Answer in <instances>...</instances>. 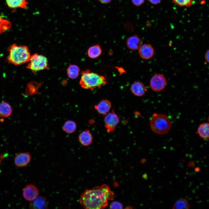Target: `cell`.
Segmentation results:
<instances>
[{"mask_svg": "<svg viewBox=\"0 0 209 209\" xmlns=\"http://www.w3.org/2000/svg\"><path fill=\"white\" fill-rule=\"evenodd\" d=\"M114 193L106 184L86 189L81 194L79 201L84 208L103 209L108 205V201L113 199Z\"/></svg>", "mask_w": 209, "mask_h": 209, "instance_id": "1", "label": "cell"}, {"mask_svg": "<svg viewBox=\"0 0 209 209\" xmlns=\"http://www.w3.org/2000/svg\"><path fill=\"white\" fill-rule=\"evenodd\" d=\"M8 51L9 54L7 60L12 64L21 65L29 62L30 60L31 55L26 46L18 45L14 44L9 47Z\"/></svg>", "mask_w": 209, "mask_h": 209, "instance_id": "2", "label": "cell"}, {"mask_svg": "<svg viewBox=\"0 0 209 209\" xmlns=\"http://www.w3.org/2000/svg\"><path fill=\"white\" fill-rule=\"evenodd\" d=\"M82 76L80 84L83 88L93 90L96 88H100L107 83L105 78L99 74L86 70L81 73Z\"/></svg>", "mask_w": 209, "mask_h": 209, "instance_id": "3", "label": "cell"}, {"mask_svg": "<svg viewBox=\"0 0 209 209\" xmlns=\"http://www.w3.org/2000/svg\"><path fill=\"white\" fill-rule=\"evenodd\" d=\"M150 125L152 131L159 135L165 134L170 129L171 122L169 118L163 114H154L150 120Z\"/></svg>", "mask_w": 209, "mask_h": 209, "instance_id": "4", "label": "cell"}, {"mask_svg": "<svg viewBox=\"0 0 209 209\" xmlns=\"http://www.w3.org/2000/svg\"><path fill=\"white\" fill-rule=\"evenodd\" d=\"M29 62L26 68L34 73L49 68L47 58L42 55L33 54L31 56Z\"/></svg>", "mask_w": 209, "mask_h": 209, "instance_id": "5", "label": "cell"}, {"mask_svg": "<svg viewBox=\"0 0 209 209\" xmlns=\"http://www.w3.org/2000/svg\"><path fill=\"white\" fill-rule=\"evenodd\" d=\"M105 115L104 120L105 126L107 131H113L119 122V118L113 110Z\"/></svg>", "mask_w": 209, "mask_h": 209, "instance_id": "6", "label": "cell"}, {"mask_svg": "<svg viewBox=\"0 0 209 209\" xmlns=\"http://www.w3.org/2000/svg\"><path fill=\"white\" fill-rule=\"evenodd\" d=\"M166 84V78L163 75L160 74L154 75L152 78L150 82L151 88L156 92H159L163 90Z\"/></svg>", "mask_w": 209, "mask_h": 209, "instance_id": "7", "label": "cell"}, {"mask_svg": "<svg viewBox=\"0 0 209 209\" xmlns=\"http://www.w3.org/2000/svg\"><path fill=\"white\" fill-rule=\"evenodd\" d=\"M22 193L23 196L26 200L31 201L39 196V192L35 186L30 184L25 186Z\"/></svg>", "mask_w": 209, "mask_h": 209, "instance_id": "8", "label": "cell"}, {"mask_svg": "<svg viewBox=\"0 0 209 209\" xmlns=\"http://www.w3.org/2000/svg\"><path fill=\"white\" fill-rule=\"evenodd\" d=\"M31 159V155L29 153H21L17 154L15 157L14 163L18 167H23L26 166L29 164Z\"/></svg>", "mask_w": 209, "mask_h": 209, "instance_id": "9", "label": "cell"}, {"mask_svg": "<svg viewBox=\"0 0 209 209\" xmlns=\"http://www.w3.org/2000/svg\"><path fill=\"white\" fill-rule=\"evenodd\" d=\"M138 53L142 58L148 60L153 56L154 51L151 45L149 44H145L141 45L139 48Z\"/></svg>", "mask_w": 209, "mask_h": 209, "instance_id": "10", "label": "cell"}, {"mask_svg": "<svg viewBox=\"0 0 209 209\" xmlns=\"http://www.w3.org/2000/svg\"><path fill=\"white\" fill-rule=\"evenodd\" d=\"M142 43L141 39L137 35H134L128 37L126 41L128 48L134 51L138 49L142 45Z\"/></svg>", "mask_w": 209, "mask_h": 209, "instance_id": "11", "label": "cell"}, {"mask_svg": "<svg viewBox=\"0 0 209 209\" xmlns=\"http://www.w3.org/2000/svg\"><path fill=\"white\" fill-rule=\"evenodd\" d=\"M111 107V102L105 99L101 100L94 106L95 109L99 114L105 115L109 113Z\"/></svg>", "mask_w": 209, "mask_h": 209, "instance_id": "12", "label": "cell"}, {"mask_svg": "<svg viewBox=\"0 0 209 209\" xmlns=\"http://www.w3.org/2000/svg\"><path fill=\"white\" fill-rule=\"evenodd\" d=\"M30 208L32 209H44L48 208V203L45 198L39 196L31 201Z\"/></svg>", "mask_w": 209, "mask_h": 209, "instance_id": "13", "label": "cell"}, {"mask_svg": "<svg viewBox=\"0 0 209 209\" xmlns=\"http://www.w3.org/2000/svg\"><path fill=\"white\" fill-rule=\"evenodd\" d=\"M130 90L134 94L138 96H143L147 90L143 83L138 81L135 82L131 84Z\"/></svg>", "mask_w": 209, "mask_h": 209, "instance_id": "14", "label": "cell"}, {"mask_svg": "<svg viewBox=\"0 0 209 209\" xmlns=\"http://www.w3.org/2000/svg\"><path fill=\"white\" fill-rule=\"evenodd\" d=\"M78 139L80 143L85 146L90 145L92 142V136L89 130H85L79 135Z\"/></svg>", "mask_w": 209, "mask_h": 209, "instance_id": "15", "label": "cell"}, {"mask_svg": "<svg viewBox=\"0 0 209 209\" xmlns=\"http://www.w3.org/2000/svg\"><path fill=\"white\" fill-rule=\"evenodd\" d=\"M12 109L10 105L6 101L0 103V117L6 118L12 114Z\"/></svg>", "mask_w": 209, "mask_h": 209, "instance_id": "16", "label": "cell"}, {"mask_svg": "<svg viewBox=\"0 0 209 209\" xmlns=\"http://www.w3.org/2000/svg\"><path fill=\"white\" fill-rule=\"evenodd\" d=\"M6 2L8 6L12 9L18 8L25 9L28 4L26 0H6Z\"/></svg>", "mask_w": 209, "mask_h": 209, "instance_id": "17", "label": "cell"}, {"mask_svg": "<svg viewBox=\"0 0 209 209\" xmlns=\"http://www.w3.org/2000/svg\"><path fill=\"white\" fill-rule=\"evenodd\" d=\"M209 126L208 123L205 122L201 124L198 127L197 133L203 139H208L209 138Z\"/></svg>", "mask_w": 209, "mask_h": 209, "instance_id": "18", "label": "cell"}, {"mask_svg": "<svg viewBox=\"0 0 209 209\" xmlns=\"http://www.w3.org/2000/svg\"><path fill=\"white\" fill-rule=\"evenodd\" d=\"M102 48L99 45L97 44L90 47L87 51L89 57L92 59L97 58L102 54Z\"/></svg>", "mask_w": 209, "mask_h": 209, "instance_id": "19", "label": "cell"}, {"mask_svg": "<svg viewBox=\"0 0 209 209\" xmlns=\"http://www.w3.org/2000/svg\"><path fill=\"white\" fill-rule=\"evenodd\" d=\"M63 130L66 133L71 134L74 132L77 129V124L73 121L68 120L64 123L62 127Z\"/></svg>", "mask_w": 209, "mask_h": 209, "instance_id": "20", "label": "cell"}, {"mask_svg": "<svg viewBox=\"0 0 209 209\" xmlns=\"http://www.w3.org/2000/svg\"><path fill=\"white\" fill-rule=\"evenodd\" d=\"M80 72L79 67L75 65H70L67 70L68 76L71 79L76 78L78 76Z\"/></svg>", "mask_w": 209, "mask_h": 209, "instance_id": "21", "label": "cell"}, {"mask_svg": "<svg viewBox=\"0 0 209 209\" xmlns=\"http://www.w3.org/2000/svg\"><path fill=\"white\" fill-rule=\"evenodd\" d=\"M11 22L0 15V34L6 32L11 27Z\"/></svg>", "mask_w": 209, "mask_h": 209, "instance_id": "22", "label": "cell"}, {"mask_svg": "<svg viewBox=\"0 0 209 209\" xmlns=\"http://www.w3.org/2000/svg\"><path fill=\"white\" fill-rule=\"evenodd\" d=\"M189 205L188 201L184 199L181 198L176 201L173 206V209H188Z\"/></svg>", "mask_w": 209, "mask_h": 209, "instance_id": "23", "label": "cell"}, {"mask_svg": "<svg viewBox=\"0 0 209 209\" xmlns=\"http://www.w3.org/2000/svg\"><path fill=\"white\" fill-rule=\"evenodd\" d=\"M194 0H172L173 2L176 5L180 6L190 7L193 4Z\"/></svg>", "mask_w": 209, "mask_h": 209, "instance_id": "24", "label": "cell"}, {"mask_svg": "<svg viewBox=\"0 0 209 209\" xmlns=\"http://www.w3.org/2000/svg\"><path fill=\"white\" fill-rule=\"evenodd\" d=\"M123 207L122 204L117 201L112 202L110 206V208L111 209H122Z\"/></svg>", "mask_w": 209, "mask_h": 209, "instance_id": "25", "label": "cell"}, {"mask_svg": "<svg viewBox=\"0 0 209 209\" xmlns=\"http://www.w3.org/2000/svg\"><path fill=\"white\" fill-rule=\"evenodd\" d=\"M133 4L136 6H140L145 2V0H131Z\"/></svg>", "mask_w": 209, "mask_h": 209, "instance_id": "26", "label": "cell"}, {"mask_svg": "<svg viewBox=\"0 0 209 209\" xmlns=\"http://www.w3.org/2000/svg\"><path fill=\"white\" fill-rule=\"evenodd\" d=\"M151 3L154 5H157L159 3L161 0H148Z\"/></svg>", "mask_w": 209, "mask_h": 209, "instance_id": "27", "label": "cell"}, {"mask_svg": "<svg viewBox=\"0 0 209 209\" xmlns=\"http://www.w3.org/2000/svg\"><path fill=\"white\" fill-rule=\"evenodd\" d=\"M102 4H107L110 3L113 0H98Z\"/></svg>", "mask_w": 209, "mask_h": 209, "instance_id": "28", "label": "cell"}, {"mask_svg": "<svg viewBox=\"0 0 209 209\" xmlns=\"http://www.w3.org/2000/svg\"><path fill=\"white\" fill-rule=\"evenodd\" d=\"M205 58L206 60L208 62H209V50H208L206 53L205 55Z\"/></svg>", "mask_w": 209, "mask_h": 209, "instance_id": "29", "label": "cell"}, {"mask_svg": "<svg viewBox=\"0 0 209 209\" xmlns=\"http://www.w3.org/2000/svg\"><path fill=\"white\" fill-rule=\"evenodd\" d=\"M200 169L199 167H197L195 168V171L198 172L199 171Z\"/></svg>", "mask_w": 209, "mask_h": 209, "instance_id": "30", "label": "cell"}]
</instances>
